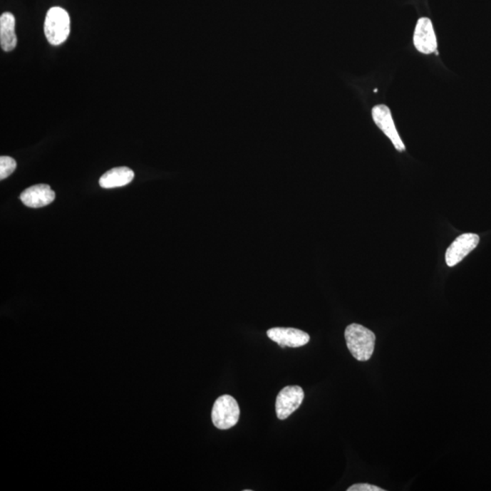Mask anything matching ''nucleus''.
<instances>
[{
    "mask_svg": "<svg viewBox=\"0 0 491 491\" xmlns=\"http://www.w3.org/2000/svg\"><path fill=\"white\" fill-rule=\"evenodd\" d=\"M135 174L127 167H115L100 177V185L104 189H113L128 185L133 180Z\"/></svg>",
    "mask_w": 491,
    "mask_h": 491,
    "instance_id": "obj_10",
    "label": "nucleus"
},
{
    "mask_svg": "<svg viewBox=\"0 0 491 491\" xmlns=\"http://www.w3.org/2000/svg\"><path fill=\"white\" fill-rule=\"evenodd\" d=\"M372 118L375 124L381 128L383 133L390 138L392 144L398 151H404L405 145L402 143L397 128L395 127L393 118L391 116L390 108L385 105H378L372 108Z\"/></svg>",
    "mask_w": 491,
    "mask_h": 491,
    "instance_id": "obj_6",
    "label": "nucleus"
},
{
    "mask_svg": "<svg viewBox=\"0 0 491 491\" xmlns=\"http://www.w3.org/2000/svg\"><path fill=\"white\" fill-rule=\"evenodd\" d=\"M15 16L11 12L3 13L0 16V44L3 51H12L16 48Z\"/></svg>",
    "mask_w": 491,
    "mask_h": 491,
    "instance_id": "obj_11",
    "label": "nucleus"
},
{
    "mask_svg": "<svg viewBox=\"0 0 491 491\" xmlns=\"http://www.w3.org/2000/svg\"><path fill=\"white\" fill-rule=\"evenodd\" d=\"M304 391L299 386H288L280 391L276 400V413L284 420L298 410L304 400Z\"/></svg>",
    "mask_w": 491,
    "mask_h": 491,
    "instance_id": "obj_4",
    "label": "nucleus"
},
{
    "mask_svg": "<svg viewBox=\"0 0 491 491\" xmlns=\"http://www.w3.org/2000/svg\"><path fill=\"white\" fill-rule=\"evenodd\" d=\"M44 31L51 45L58 46L67 41L71 33V18L64 9L51 8L46 16Z\"/></svg>",
    "mask_w": 491,
    "mask_h": 491,
    "instance_id": "obj_2",
    "label": "nucleus"
},
{
    "mask_svg": "<svg viewBox=\"0 0 491 491\" xmlns=\"http://www.w3.org/2000/svg\"><path fill=\"white\" fill-rule=\"evenodd\" d=\"M348 491H384V490L371 484L361 483L349 487Z\"/></svg>",
    "mask_w": 491,
    "mask_h": 491,
    "instance_id": "obj_13",
    "label": "nucleus"
},
{
    "mask_svg": "<svg viewBox=\"0 0 491 491\" xmlns=\"http://www.w3.org/2000/svg\"><path fill=\"white\" fill-rule=\"evenodd\" d=\"M345 338L348 351L358 361H368L373 354L376 336L363 326L351 324L346 328Z\"/></svg>",
    "mask_w": 491,
    "mask_h": 491,
    "instance_id": "obj_1",
    "label": "nucleus"
},
{
    "mask_svg": "<svg viewBox=\"0 0 491 491\" xmlns=\"http://www.w3.org/2000/svg\"><path fill=\"white\" fill-rule=\"evenodd\" d=\"M413 42L418 51L431 54L437 51L438 43L433 22L428 18L418 19L415 29Z\"/></svg>",
    "mask_w": 491,
    "mask_h": 491,
    "instance_id": "obj_7",
    "label": "nucleus"
},
{
    "mask_svg": "<svg viewBox=\"0 0 491 491\" xmlns=\"http://www.w3.org/2000/svg\"><path fill=\"white\" fill-rule=\"evenodd\" d=\"M479 242L480 237L477 234L466 233L458 237L447 249L446 256H445L447 265L449 267L457 265L465 257L477 248Z\"/></svg>",
    "mask_w": 491,
    "mask_h": 491,
    "instance_id": "obj_5",
    "label": "nucleus"
},
{
    "mask_svg": "<svg viewBox=\"0 0 491 491\" xmlns=\"http://www.w3.org/2000/svg\"><path fill=\"white\" fill-rule=\"evenodd\" d=\"M16 167V162L11 157H0V180H3L11 176Z\"/></svg>",
    "mask_w": 491,
    "mask_h": 491,
    "instance_id": "obj_12",
    "label": "nucleus"
},
{
    "mask_svg": "<svg viewBox=\"0 0 491 491\" xmlns=\"http://www.w3.org/2000/svg\"><path fill=\"white\" fill-rule=\"evenodd\" d=\"M56 197V194L51 187L45 184H39V185L32 186L29 189L23 191L21 195V200L24 205L33 207V209H38L49 205L53 202Z\"/></svg>",
    "mask_w": 491,
    "mask_h": 491,
    "instance_id": "obj_9",
    "label": "nucleus"
},
{
    "mask_svg": "<svg viewBox=\"0 0 491 491\" xmlns=\"http://www.w3.org/2000/svg\"><path fill=\"white\" fill-rule=\"evenodd\" d=\"M239 415V404L235 398L230 395H223L214 403L212 423L219 430H229L238 423Z\"/></svg>",
    "mask_w": 491,
    "mask_h": 491,
    "instance_id": "obj_3",
    "label": "nucleus"
},
{
    "mask_svg": "<svg viewBox=\"0 0 491 491\" xmlns=\"http://www.w3.org/2000/svg\"><path fill=\"white\" fill-rule=\"evenodd\" d=\"M267 335L281 348L303 347L311 339L308 333L292 328H272L269 329Z\"/></svg>",
    "mask_w": 491,
    "mask_h": 491,
    "instance_id": "obj_8",
    "label": "nucleus"
}]
</instances>
